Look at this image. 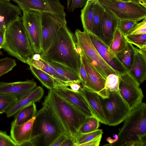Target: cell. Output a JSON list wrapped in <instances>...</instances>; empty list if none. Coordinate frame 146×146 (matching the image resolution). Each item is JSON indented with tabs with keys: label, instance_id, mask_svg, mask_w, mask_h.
Segmentation results:
<instances>
[{
	"label": "cell",
	"instance_id": "obj_1",
	"mask_svg": "<svg viewBox=\"0 0 146 146\" xmlns=\"http://www.w3.org/2000/svg\"><path fill=\"white\" fill-rule=\"evenodd\" d=\"M40 54L41 58L46 61L59 63L79 74L81 58L76 37L66 24L58 30L47 51Z\"/></svg>",
	"mask_w": 146,
	"mask_h": 146
},
{
	"label": "cell",
	"instance_id": "obj_2",
	"mask_svg": "<svg viewBox=\"0 0 146 146\" xmlns=\"http://www.w3.org/2000/svg\"><path fill=\"white\" fill-rule=\"evenodd\" d=\"M68 136L75 137L88 117L53 89L49 90L42 104Z\"/></svg>",
	"mask_w": 146,
	"mask_h": 146
},
{
	"label": "cell",
	"instance_id": "obj_3",
	"mask_svg": "<svg viewBox=\"0 0 146 146\" xmlns=\"http://www.w3.org/2000/svg\"><path fill=\"white\" fill-rule=\"evenodd\" d=\"M35 117L31 138L22 146H50L61 135L66 134L44 106L37 111Z\"/></svg>",
	"mask_w": 146,
	"mask_h": 146
},
{
	"label": "cell",
	"instance_id": "obj_4",
	"mask_svg": "<svg viewBox=\"0 0 146 146\" xmlns=\"http://www.w3.org/2000/svg\"><path fill=\"white\" fill-rule=\"evenodd\" d=\"M10 55L26 63L34 52L24 27L21 17L11 22L7 27L3 48Z\"/></svg>",
	"mask_w": 146,
	"mask_h": 146
},
{
	"label": "cell",
	"instance_id": "obj_5",
	"mask_svg": "<svg viewBox=\"0 0 146 146\" xmlns=\"http://www.w3.org/2000/svg\"><path fill=\"white\" fill-rule=\"evenodd\" d=\"M119 130L116 141L105 145L123 146L146 136V104L141 102L132 109Z\"/></svg>",
	"mask_w": 146,
	"mask_h": 146
},
{
	"label": "cell",
	"instance_id": "obj_6",
	"mask_svg": "<svg viewBox=\"0 0 146 146\" xmlns=\"http://www.w3.org/2000/svg\"><path fill=\"white\" fill-rule=\"evenodd\" d=\"M78 47L88 61L106 78L111 74H118L103 59L93 45L89 34L76 29L75 32Z\"/></svg>",
	"mask_w": 146,
	"mask_h": 146
},
{
	"label": "cell",
	"instance_id": "obj_7",
	"mask_svg": "<svg viewBox=\"0 0 146 146\" xmlns=\"http://www.w3.org/2000/svg\"><path fill=\"white\" fill-rule=\"evenodd\" d=\"M104 9L119 19L139 22L146 18V8L133 1L98 0Z\"/></svg>",
	"mask_w": 146,
	"mask_h": 146
},
{
	"label": "cell",
	"instance_id": "obj_8",
	"mask_svg": "<svg viewBox=\"0 0 146 146\" xmlns=\"http://www.w3.org/2000/svg\"><path fill=\"white\" fill-rule=\"evenodd\" d=\"M109 93L108 98L99 97L107 125L115 126L124 121L131 110L117 92Z\"/></svg>",
	"mask_w": 146,
	"mask_h": 146
},
{
	"label": "cell",
	"instance_id": "obj_9",
	"mask_svg": "<svg viewBox=\"0 0 146 146\" xmlns=\"http://www.w3.org/2000/svg\"><path fill=\"white\" fill-rule=\"evenodd\" d=\"M23 24L34 53L41 52L42 13L36 11L22 9Z\"/></svg>",
	"mask_w": 146,
	"mask_h": 146
},
{
	"label": "cell",
	"instance_id": "obj_10",
	"mask_svg": "<svg viewBox=\"0 0 146 146\" xmlns=\"http://www.w3.org/2000/svg\"><path fill=\"white\" fill-rule=\"evenodd\" d=\"M117 93L131 110L141 103L144 96L140 84L128 72L118 75Z\"/></svg>",
	"mask_w": 146,
	"mask_h": 146
},
{
	"label": "cell",
	"instance_id": "obj_11",
	"mask_svg": "<svg viewBox=\"0 0 146 146\" xmlns=\"http://www.w3.org/2000/svg\"><path fill=\"white\" fill-rule=\"evenodd\" d=\"M66 16L49 13H42L41 52H46L52 45L58 30L66 25Z\"/></svg>",
	"mask_w": 146,
	"mask_h": 146
},
{
	"label": "cell",
	"instance_id": "obj_12",
	"mask_svg": "<svg viewBox=\"0 0 146 146\" xmlns=\"http://www.w3.org/2000/svg\"><path fill=\"white\" fill-rule=\"evenodd\" d=\"M21 9L34 11L66 16L64 7L59 0H12Z\"/></svg>",
	"mask_w": 146,
	"mask_h": 146
},
{
	"label": "cell",
	"instance_id": "obj_13",
	"mask_svg": "<svg viewBox=\"0 0 146 146\" xmlns=\"http://www.w3.org/2000/svg\"><path fill=\"white\" fill-rule=\"evenodd\" d=\"M95 48L104 61L119 74L127 73L128 70L120 62L115 53L102 40L92 33L89 34Z\"/></svg>",
	"mask_w": 146,
	"mask_h": 146
},
{
	"label": "cell",
	"instance_id": "obj_14",
	"mask_svg": "<svg viewBox=\"0 0 146 146\" xmlns=\"http://www.w3.org/2000/svg\"><path fill=\"white\" fill-rule=\"evenodd\" d=\"M78 48L93 91L102 98H108L109 93L105 88L106 79L88 61Z\"/></svg>",
	"mask_w": 146,
	"mask_h": 146
},
{
	"label": "cell",
	"instance_id": "obj_15",
	"mask_svg": "<svg viewBox=\"0 0 146 146\" xmlns=\"http://www.w3.org/2000/svg\"><path fill=\"white\" fill-rule=\"evenodd\" d=\"M53 89L88 117L94 116L84 99L78 92H75L63 84H57Z\"/></svg>",
	"mask_w": 146,
	"mask_h": 146
},
{
	"label": "cell",
	"instance_id": "obj_16",
	"mask_svg": "<svg viewBox=\"0 0 146 146\" xmlns=\"http://www.w3.org/2000/svg\"><path fill=\"white\" fill-rule=\"evenodd\" d=\"M37 87L36 83L32 80L12 82H0V92L9 94L19 100L29 94Z\"/></svg>",
	"mask_w": 146,
	"mask_h": 146
},
{
	"label": "cell",
	"instance_id": "obj_17",
	"mask_svg": "<svg viewBox=\"0 0 146 146\" xmlns=\"http://www.w3.org/2000/svg\"><path fill=\"white\" fill-rule=\"evenodd\" d=\"M82 96L93 116L102 123L107 125L99 95L96 92L83 88L78 91Z\"/></svg>",
	"mask_w": 146,
	"mask_h": 146
},
{
	"label": "cell",
	"instance_id": "obj_18",
	"mask_svg": "<svg viewBox=\"0 0 146 146\" xmlns=\"http://www.w3.org/2000/svg\"><path fill=\"white\" fill-rule=\"evenodd\" d=\"M119 21L105 9L102 17L100 39L107 46H109L113 37Z\"/></svg>",
	"mask_w": 146,
	"mask_h": 146
},
{
	"label": "cell",
	"instance_id": "obj_19",
	"mask_svg": "<svg viewBox=\"0 0 146 146\" xmlns=\"http://www.w3.org/2000/svg\"><path fill=\"white\" fill-rule=\"evenodd\" d=\"M20 7L10 1H0V30L6 29L12 21L22 16Z\"/></svg>",
	"mask_w": 146,
	"mask_h": 146
},
{
	"label": "cell",
	"instance_id": "obj_20",
	"mask_svg": "<svg viewBox=\"0 0 146 146\" xmlns=\"http://www.w3.org/2000/svg\"><path fill=\"white\" fill-rule=\"evenodd\" d=\"M35 117L21 125H15L12 122L10 136L17 146H22L31 139Z\"/></svg>",
	"mask_w": 146,
	"mask_h": 146
},
{
	"label": "cell",
	"instance_id": "obj_21",
	"mask_svg": "<svg viewBox=\"0 0 146 146\" xmlns=\"http://www.w3.org/2000/svg\"><path fill=\"white\" fill-rule=\"evenodd\" d=\"M44 94L43 88L40 86L36 87L27 95L17 100L6 113L7 117H12L25 106L39 101L42 97Z\"/></svg>",
	"mask_w": 146,
	"mask_h": 146
},
{
	"label": "cell",
	"instance_id": "obj_22",
	"mask_svg": "<svg viewBox=\"0 0 146 146\" xmlns=\"http://www.w3.org/2000/svg\"><path fill=\"white\" fill-rule=\"evenodd\" d=\"M129 73L140 84L146 79V58L138 51L137 48Z\"/></svg>",
	"mask_w": 146,
	"mask_h": 146
},
{
	"label": "cell",
	"instance_id": "obj_23",
	"mask_svg": "<svg viewBox=\"0 0 146 146\" xmlns=\"http://www.w3.org/2000/svg\"><path fill=\"white\" fill-rule=\"evenodd\" d=\"M94 4L87 1L86 5L81 11L80 17L84 31L89 34L92 33Z\"/></svg>",
	"mask_w": 146,
	"mask_h": 146
},
{
	"label": "cell",
	"instance_id": "obj_24",
	"mask_svg": "<svg viewBox=\"0 0 146 146\" xmlns=\"http://www.w3.org/2000/svg\"><path fill=\"white\" fill-rule=\"evenodd\" d=\"M36 112L35 103L29 104L21 109L17 113L12 123L15 125L23 124L35 117Z\"/></svg>",
	"mask_w": 146,
	"mask_h": 146
},
{
	"label": "cell",
	"instance_id": "obj_25",
	"mask_svg": "<svg viewBox=\"0 0 146 146\" xmlns=\"http://www.w3.org/2000/svg\"><path fill=\"white\" fill-rule=\"evenodd\" d=\"M43 60L68 82L80 81L79 74L71 68L56 62H48Z\"/></svg>",
	"mask_w": 146,
	"mask_h": 146
},
{
	"label": "cell",
	"instance_id": "obj_26",
	"mask_svg": "<svg viewBox=\"0 0 146 146\" xmlns=\"http://www.w3.org/2000/svg\"><path fill=\"white\" fill-rule=\"evenodd\" d=\"M136 48L133 44L128 42L126 47L123 50L115 53L120 62L129 72L133 63Z\"/></svg>",
	"mask_w": 146,
	"mask_h": 146
},
{
	"label": "cell",
	"instance_id": "obj_27",
	"mask_svg": "<svg viewBox=\"0 0 146 146\" xmlns=\"http://www.w3.org/2000/svg\"><path fill=\"white\" fill-rule=\"evenodd\" d=\"M26 64L33 65L38 68L51 75L57 80L64 85L68 81L65 78L58 73L50 66L46 63L41 58L39 60H36L32 58L28 60Z\"/></svg>",
	"mask_w": 146,
	"mask_h": 146
},
{
	"label": "cell",
	"instance_id": "obj_28",
	"mask_svg": "<svg viewBox=\"0 0 146 146\" xmlns=\"http://www.w3.org/2000/svg\"><path fill=\"white\" fill-rule=\"evenodd\" d=\"M29 66L32 72L46 88L49 90L52 89L56 86L57 80L53 76L33 65Z\"/></svg>",
	"mask_w": 146,
	"mask_h": 146
},
{
	"label": "cell",
	"instance_id": "obj_29",
	"mask_svg": "<svg viewBox=\"0 0 146 146\" xmlns=\"http://www.w3.org/2000/svg\"><path fill=\"white\" fill-rule=\"evenodd\" d=\"M93 9L92 34L100 38L102 17L105 9L99 3L94 4Z\"/></svg>",
	"mask_w": 146,
	"mask_h": 146
},
{
	"label": "cell",
	"instance_id": "obj_30",
	"mask_svg": "<svg viewBox=\"0 0 146 146\" xmlns=\"http://www.w3.org/2000/svg\"><path fill=\"white\" fill-rule=\"evenodd\" d=\"M127 43L126 36L117 28L109 47L113 52L116 53L125 48Z\"/></svg>",
	"mask_w": 146,
	"mask_h": 146
},
{
	"label": "cell",
	"instance_id": "obj_31",
	"mask_svg": "<svg viewBox=\"0 0 146 146\" xmlns=\"http://www.w3.org/2000/svg\"><path fill=\"white\" fill-rule=\"evenodd\" d=\"M103 133L102 130L98 129L91 132L78 134L74 137L75 146H81L82 144L102 135Z\"/></svg>",
	"mask_w": 146,
	"mask_h": 146
},
{
	"label": "cell",
	"instance_id": "obj_32",
	"mask_svg": "<svg viewBox=\"0 0 146 146\" xmlns=\"http://www.w3.org/2000/svg\"><path fill=\"white\" fill-rule=\"evenodd\" d=\"M18 100L14 96L0 92V114L6 113Z\"/></svg>",
	"mask_w": 146,
	"mask_h": 146
},
{
	"label": "cell",
	"instance_id": "obj_33",
	"mask_svg": "<svg viewBox=\"0 0 146 146\" xmlns=\"http://www.w3.org/2000/svg\"><path fill=\"white\" fill-rule=\"evenodd\" d=\"M99 122L98 120L94 116L88 117L80 127L78 134L89 133L96 130L99 126Z\"/></svg>",
	"mask_w": 146,
	"mask_h": 146
},
{
	"label": "cell",
	"instance_id": "obj_34",
	"mask_svg": "<svg viewBox=\"0 0 146 146\" xmlns=\"http://www.w3.org/2000/svg\"><path fill=\"white\" fill-rule=\"evenodd\" d=\"M126 37L128 42L135 45L139 49L146 50V34L127 35Z\"/></svg>",
	"mask_w": 146,
	"mask_h": 146
},
{
	"label": "cell",
	"instance_id": "obj_35",
	"mask_svg": "<svg viewBox=\"0 0 146 146\" xmlns=\"http://www.w3.org/2000/svg\"><path fill=\"white\" fill-rule=\"evenodd\" d=\"M119 84L118 76L116 74H111L106 78L105 88L109 92H117Z\"/></svg>",
	"mask_w": 146,
	"mask_h": 146
},
{
	"label": "cell",
	"instance_id": "obj_36",
	"mask_svg": "<svg viewBox=\"0 0 146 146\" xmlns=\"http://www.w3.org/2000/svg\"><path fill=\"white\" fill-rule=\"evenodd\" d=\"M16 65L15 59L11 58L0 59V77L11 71Z\"/></svg>",
	"mask_w": 146,
	"mask_h": 146
},
{
	"label": "cell",
	"instance_id": "obj_37",
	"mask_svg": "<svg viewBox=\"0 0 146 146\" xmlns=\"http://www.w3.org/2000/svg\"><path fill=\"white\" fill-rule=\"evenodd\" d=\"M137 21L128 19H119L117 28L125 36L137 23Z\"/></svg>",
	"mask_w": 146,
	"mask_h": 146
},
{
	"label": "cell",
	"instance_id": "obj_38",
	"mask_svg": "<svg viewBox=\"0 0 146 146\" xmlns=\"http://www.w3.org/2000/svg\"><path fill=\"white\" fill-rule=\"evenodd\" d=\"M146 34V18L141 22L137 23L126 36L138 35Z\"/></svg>",
	"mask_w": 146,
	"mask_h": 146
},
{
	"label": "cell",
	"instance_id": "obj_39",
	"mask_svg": "<svg viewBox=\"0 0 146 146\" xmlns=\"http://www.w3.org/2000/svg\"><path fill=\"white\" fill-rule=\"evenodd\" d=\"M79 74L81 83L83 88L93 91L92 87L81 59Z\"/></svg>",
	"mask_w": 146,
	"mask_h": 146
},
{
	"label": "cell",
	"instance_id": "obj_40",
	"mask_svg": "<svg viewBox=\"0 0 146 146\" xmlns=\"http://www.w3.org/2000/svg\"><path fill=\"white\" fill-rule=\"evenodd\" d=\"M0 146H17L10 136L0 131Z\"/></svg>",
	"mask_w": 146,
	"mask_h": 146
},
{
	"label": "cell",
	"instance_id": "obj_41",
	"mask_svg": "<svg viewBox=\"0 0 146 146\" xmlns=\"http://www.w3.org/2000/svg\"><path fill=\"white\" fill-rule=\"evenodd\" d=\"M88 0H71L69 7V11L73 12L75 9L84 7Z\"/></svg>",
	"mask_w": 146,
	"mask_h": 146
},
{
	"label": "cell",
	"instance_id": "obj_42",
	"mask_svg": "<svg viewBox=\"0 0 146 146\" xmlns=\"http://www.w3.org/2000/svg\"><path fill=\"white\" fill-rule=\"evenodd\" d=\"M64 85L68 87L70 86L71 89L75 92H78L83 88L80 81L68 82Z\"/></svg>",
	"mask_w": 146,
	"mask_h": 146
},
{
	"label": "cell",
	"instance_id": "obj_43",
	"mask_svg": "<svg viewBox=\"0 0 146 146\" xmlns=\"http://www.w3.org/2000/svg\"><path fill=\"white\" fill-rule=\"evenodd\" d=\"M146 136L141 139L131 142L127 144L128 146H145L146 145Z\"/></svg>",
	"mask_w": 146,
	"mask_h": 146
},
{
	"label": "cell",
	"instance_id": "obj_44",
	"mask_svg": "<svg viewBox=\"0 0 146 146\" xmlns=\"http://www.w3.org/2000/svg\"><path fill=\"white\" fill-rule=\"evenodd\" d=\"M102 136L82 144L81 146H98L100 144Z\"/></svg>",
	"mask_w": 146,
	"mask_h": 146
},
{
	"label": "cell",
	"instance_id": "obj_45",
	"mask_svg": "<svg viewBox=\"0 0 146 146\" xmlns=\"http://www.w3.org/2000/svg\"><path fill=\"white\" fill-rule=\"evenodd\" d=\"M60 146H75L74 137L67 136Z\"/></svg>",
	"mask_w": 146,
	"mask_h": 146
},
{
	"label": "cell",
	"instance_id": "obj_46",
	"mask_svg": "<svg viewBox=\"0 0 146 146\" xmlns=\"http://www.w3.org/2000/svg\"><path fill=\"white\" fill-rule=\"evenodd\" d=\"M67 136H68L66 134L62 135L55 140L50 146H60Z\"/></svg>",
	"mask_w": 146,
	"mask_h": 146
},
{
	"label": "cell",
	"instance_id": "obj_47",
	"mask_svg": "<svg viewBox=\"0 0 146 146\" xmlns=\"http://www.w3.org/2000/svg\"><path fill=\"white\" fill-rule=\"evenodd\" d=\"M6 29L0 30V49L3 48L5 42Z\"/></svg>",
	"mask_w": 146,
	"mask_h": 146
},
{
	"label": "cell",
	"instance_id": "obj_48",
	"mask_svg": "<svg viewBox=\"0 0 146 146\" xmlns=\"http://www.w3.org/2000/svg\"><path fill=\"white\" fill-rule=\"evenodd\" d=\"M133 1L139 4L146 8V0H133Z\"/></svg>",
	"mask_w": 146,
	"mask_h": 146
},
{
	"label": "cell",
	"instance_id": "obj_49",
	"mask_svg": "<svg viewBox=\"0 0 146 146\" xmlns=\"http://www.w3.org/2000/svg\"><path fill=\"white\" fill-rule=\"evenodd\" d=\"M41 58L40 54H34L32 58H31L33 60H39Z\"/></svg>",
	"mask_w": 146,
	"mask_h": 146
},
{
	"label": "cell",
	"instance_id": "obj_50",
	"mask_svg": "<svg viewBox=\"0 0 146 146\" xmlns=\"http://www.w3.org/2000/svg\"><path fill=\"white\" fill-rule=\"evenodd\" d=\"M88 1H89L93 3L94 4L99 3L98 0H88Z\"/></svg>",
	"mask_w": 146,
	"mask_h": 146
},
{
	"label": "cell",
	"instance_id": "obj_51",
	"mask_svg": "<svg viewBox=\"0 0 146 146\" xmlns=\"http://www.w3.org/2000/svg\"><path fill=\"white\" fill-rule=\"evenodd\" d=\"M71 0H67V9H69Z\"/></svg>",
	"mask_w": 146,
	"mask_h": 146
},
{
	"label": "cell",
	"instance_id": "obj_52",
	"mask_svg": "<svg viewBox=\"0 0 146 146\" xmlns=\"http://www.w3.org/2000/svg\"><path fill=\"white\" fill-rule=\"evenodd\" d=\"M116 0L120 1H131L130 0Z\"/></svg>",
	"mask_w": 146,
	"mask_h": 146
},
{
	"label": "cell",
	"instance_id": "obj_53",
	"mask_svg": "<svg viewBox=\"0 0 146 146\" xmlns=\"http://www.w3.org/2000/svg\"><path fill=\"white\" fill-rule=\"evenodd\" d=\"M11 0H0V1H10Z\"/></svg>",
	"mask_w": 146,
	"mask_h": 146
},
{
	"label": "cell",
	"instance_id": "obj_54",
	"mask_svg": "<svg viewBox=\"0 0 146 146\" xmlns=\"http://www.w3.org/2000/svg\"><path fill=\"white\" fill-rule=\"evenodd\" d=\"M131 1H133V0H130Z\"/></svg>",
	"mask_w": 146,
	"mask_h": 146
}]
</instances>
